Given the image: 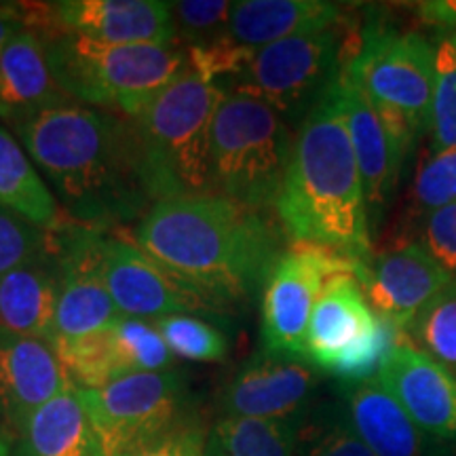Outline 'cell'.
Here are the masks:
<instances>
[{"mask_svg":"<svg viewBox=\"0 0 456 456\" xmlns=\"http://www.w3.org/2000/svg\"><path fill=\"white\" fill-rule=\"evenodd\" d=\"M205 436L208 433L203 431L201 423L195 416H188L178 427L125 456H203Z\"/></svg>","mask_w":456,"mask_h":456,"instance_id":"obj_36","label":"cell"},{"mask_svg":"<svg viewBox=\"0 0 456 456\" xmlns=\"http://www.w3.org/2000/svg\"><path fill=\"white\" fill-rule=\"evenodd\" d=\"M106 285L123 317L161 319L167 315L220 317L228 309L220 300L192 288L129 239L106 235Z\"/></svg>","mask_w":456,"mask_h":456,"instance_id":"obj_13","label":"cell"},{"mask_svg":"<svg viewBox=\"0 0 456 456\" xmlns=\"http://www.w3.org/2000/svg\"><path fill=\"white\" fill-rule=\"evenodd\" d=\"M13 131L77 224L106 232L157 203L134 118L72 102Z\"/></svg>","mask_w":456,"mask_h":456,"instance_id":"obj_1","label":"cell"},{"mask_svg":"<svg viewBox=\"0 0 456 456\" xmlns=\"http://www.w3.org/2000/svg\"><path fill=\"white\" fill-rule=\"evenodd\" d=\"M60 294L51 346L106 332L123 317L106 285L104 241L108 232L68 222L53 228Z\"/></svg>","mask_w":456,"mask_h":456,"instance_id":"obj_12","label":"cell"},{"mask_svg":"<svg viewBox=\"0 0 456 456\" xmlns=\"http://www.w3.org/2000/svg\"><path fill=\"white\" fill-rule=\"evenodd\" d=\"M296 456H374L353 429L345 410H332L305 429L302 425Z\"/></svg>","mask_w":456,"mask_h":456,"instance_id":"obj_34","label":"cell"},{"mask_svg":"<svg viewBox=\"0 0 456 456\" xmlns=\"http://www.w3.org/2000/svg\"><path fill=\"white\" fill-rule=\"evenodd\" d=\"M456 201V148L436 151L416 174L412 186V214L429 218L433 212Z\"/></svg>","mask_w":456,"mask_h":456,"instance_id":"obj_32","label":"cell"},{"mask_svg":"<svg viewBox=\"0 0 456 456\" xmlns=\"http://www.w3.org/2000/svg\"><path fill=\"white\" fill-rule=\"evenodd\" d=\"M0 205L24 216L32 224L47 228L61 226L60 205L34 167L26 148L0 125Z\"/></svg>","mask_w":456,"mask_h":456,"instance_id":"obj_25","label":"cell"},{"mask_svg":"<svg viewBox=\"0 0 456 456\" xmlns=\"http://www.w3.org/2000/svg\"><path fill=\"white\" fill-rule=\"evenodd\" d=\"M429 129L436 151L456 148V45L450 38H444L436 47Z\"/></svg>","mask_w":456,"mask_h":456,"instance_id":"obj_29","label":"cell"},{"mask_svg":"<svg viewBox=\"0 0 456 456\" xmlns=\"http://www.w3.org/2000/svg\"><path fill=\"white\" fill-rule=\"evenodd\" d=\"M305 416L245 419L222 416L205 436L203 456H296Z\"/></svg>","mask_w":456,"mask_h":456,"instance_id":"obj_26","label":"cell"},{"mask_svg":"<svg viewBox=\"0 0 456 456\" xmlns=\"http://www.w3.org/2000/svg\"><path fill=\"white\" fill-rule=\"evenodd\" d=\"M0 456H13V446L3 436H0Z\"/></svg>","mask_w":456,"mask_h":456,"instance_id":"obj_39","label":"cell"},{"mask_svg":"<svg viewBox=\"0 0 456 456\" xmlns=\"http://www.w3.org/2000/svg\"><path fill=\"white\" fill-rule=\"evenodd\" d=\"M53 241V231L41 228L24 216L0 205V279L47 252Z\"/></svg>","mask_w":456,"mask_h":456,"instance_id":"obj_33","label":"cell"},{"mask_svg":"<svg viewBox=\"0 0 456 456\" xmlns=\"http://www.w3.org/2000/svg\"><path fill=\"white\" fill-rule=\"evenodd\" d=\"M74 387L53 346L0 328V436L13 442L28 419Z\"/></svg>","mask_w":456,"mask_h":456,"instance_id":"obj_17","label":"cell"},{"mask_svg":"<svg viewBox=\"0 0 456 456\" xmlns=\"http://www.w3.org/2000/svg\"><path fill=\"white\" fill-rule=\"evenodd\" d=\"M60 294L55 232L47 252L0 279V328L51 345Z\"/></svg>","mask_w":456,"mask_h":456,"instance_id":"obj_22","label":"cell"},{"mask_svg":"<svg viewBox=\"0 0 456 456\" xmlns=\"http://www.w3.org/2000/svg\"><path fill=\"white\" fill-rule=\"evenodd\" d=\"M416 11L429 26L454 30L456 28V0H429L416 4Z\"/></svg>","mask_w":456,"mask_h":456,"instance_id":"obj_38","label":"cell"},{"mask_svg":"<svg viewBox=\"0 0 456 456\" xmlns=\"http://www.w3.org/2000/svg\"><path fill=\"white\" fill-rule=\"evenodd\" d=\"M342 11L326 0H241L232 7L226 37L258 49L338 26Z\"/></svg>","mask_w":456,"mask_h":456,"instance_id":"obj_23","label":"cell"},{"mask_svg":"<svg viewBox=\"0 0 456 456\" xmlns=\"http://www.w3.org/2000/svg\"><path fill=\"white\" fill-rule=\"evenodd\" d=\"M232 7H235V3H228V0L169 3L175 32H178V43L186 41V47H192V45H208L224 38Z\"/></svg>","mask_w":456,"mask_h":456,"instance_id":"obj_31","label":"cell"},{"mask_svg":"<svg viewBox=\"0 0 456 456\" xmlns=\"http://www.w3.org/2000/svg\"><path fill=\"white\" fill-rule=\"evenodd\" d=\"M72 102L51 72L41 34L32 28L17 32L0 55V121L15 129Z\"/></svg>","mask_w":456,"mask_h":456,"instance_id":"obj_20","label":"cell"},{"mask_svg":"<svg viewBox=\"0 0 456 456\" xmlns=\"http://www.w3.org/2000/svg\"><path fill=\"white\" fill-rule=\"evenodd\" d=\"M399 334L376 315L357 277L345 273L330 279L313 309L305 359L332 374L342 387L359 385L376 379Z\"/></svg>","mask_w":456,"mask_h":456,"instance_id":"obj_9","label":"cell"},{"mask_svg":"<svg viewBox=\"0 0 456 456\" xmlns=\"http://www.w3.org/2000/svg\"><path fill=\"white\" fill-rule=\"evenodd\" d=\"M288 121L248 95H224L212 123V195L254 209L275 208L294 155Z\"/></svg>","mask_w":456,"mask_h":456,"instance_id":"obj_6","label":"cell"},{"mask_svg":"<svg viewBox=\"0 0 456 456\" xmlns=\"http://www.w3.org/2000/svg\"><path fill=\"white\" fill-rule=\"evenodd\" d=\"M355 49L357 45L349 47L340 24L249 49L235 77L220 91L258 100L285 121H305L338 81Z\"/></svg>","mask_w":456,"mask_h":456,"instance_id":"obj_8","label":"cell"},{"mask_svg":"<svg viewBox=\"0 0 456 456\" xmlns=\"http://www.w3.org/2000/svg\"><path fill=\"white\" fill-rule=\"evenodd\" d=\"M28 28L108 45L178 43L169 3L159 0H61L26 4Z\"/></svg>","mask_w":456,"mask_h":456,"instance_id":"obj_14","label":"cell"},{"mask_svg":"<svg viewBox=\"0 0 456 456\" xmlns=\"http://www.w3.org/2000/svg\"><path fill=\"white\" fill-rule=\"evenodd\" d=\"M410 332L427 355L448 370L456 368V283L416 317Z\"/></svg>","mask_w":456,"mask_h":456,"instance_id":"obj_30","label":"cell"},{"mask_svg":"<svg viewBox=\"0 0 456 456\" xmlns=\"http://www.w3.org/2000/svg\"><path fill=\"white\" fill-rule=\"evenodd\" d=\"M376 379L425 436L456 446V379L446 366L399 334Z\"/></svg>","mask_w":456,"mask_h":456,"instance_id":"obj_16","label":"cell"},{"mask_svg":"<svg viewBox=\"0 0 456 456\" xmlns=\"http://www.w3.org/2000/svg\"><path fill=\"white\" fill-rule=\"evenodd\" d=\"M13 456H104L77 387L57 393L28 419Z\"/></svg>","mask_w":456,"mask_h":456,"instance_id":"obj_24","label":"cell"},{"mask_svg":"<svg viewBox=\"0 0 456 456\" xmlns=\"http://www.w3.org/2000/svg\"><path fill=\"white\" fill-rule=\"evenodd\" d=\"M134 243L226 306L252 298L283 256L281 237L262 209L218 195L155 203Z\"/></svg>","mask_w":456,"mask_h":456,"instance_id":"obj_2","label":"cell"},{"mask_svg":"<svg viewBox=\"0 0 456 456\" xmlns=\"http://www.w3.org/2000/svg\"><path fill=\"white\" fill-rule=\"evenodd\" d=\"M420 245L456 281V201L425 218Z\"/></svg>","mask_w":456,"mask_h":456,"instance_id":"obj_35","label":"cell"},{"mask_svg":"<svg viewBox=\"0 0 456 456\" xmlns=\"http://www.w3.org/2000/svg\"><path fill=\"white\" fill-rule=\"evenodd\" d=\"M57 85L74 102L134 118L188 68L186 45H108L41 34Z\"/></svg>","mask_w":456,"mask_h":456,"instance_id":"obj_4","label":"cell"},{"mask_svg":"<svg viewBox=\"0 0 456 456\" xmlns=\"http://www.w3.org/2000/svg\"><path fill=\"white\" fill-rule=\"evenodd\" d=\"M24 28H28L26 3H0V55Z\"/></svg>","mask_w":456,"mask_h":456,"instance_id":"obj_37","label":"cell"},{"mask_svg":"<svg viewBox=\"0 0 456 456\" xmlns=\"http://www.w3.org/2000/svg\"><path fill=\"white\" fill-rule=\"evenodd\" d=\"M357 281L370 306L399 332L456 281L420 243H410L363 262Z\"/></svg>","mask_w":456,"mask_h":456,"instance_id":"obj_15","label":"cell"},{"mask_svg":"<svg viewBox=\"0 0 456 456\" xmlns=\"http://www.w3.org/2000/svg\"><path fill=\"white\" fill-rule=\"evenodd\" d=\"M363 262L313 243H294L273 266L262 292V351L305 359L306 330L319 296L336 275L357 277Z\"/></svg>","mask_w":456,"mask_h":456,"instance_id":"obj_11","label":"cell"},{"mask_svg":"<svg viewBox=\"0 0 456 456\" xmlns=\"http://www.w3.org/2000/svg\"><path fill=\"white\" fill-rule=\"evenodd\" d=\"M345 414L374 456H440L442 444L416 427L379 379L342 387Z\"/></svg>","mask_w":456,"mask_h":456,"instance_id":"obj_21","label":"cell"},{"mask_svg":"<svg viewBox=\"0 0 456 456\" xmlns=\"http://www.w3.org/2000/svg\"><path fill=\"white\" fill-rule=\"evenodd\" d=\"M345 74L363 91L406 159L416 138L429 129L436 47L416 32L368 24Z\"/></svg>","mask_w":456,"mask_h":456,"instance_id":"obj_7","label":"cell"},{"mask_svg":"<svg viewBox=\"0 0 456 456\" xmlns=\"http://www.w3.org/2000/svg\"><path fill=\"white\" fill-rule=\"evenodd\" d=\"M317 376L305 359L254 353L232 376L220 397L224 416L296 419L305 416Z\"/></svg>","mask_w":456,"mask_h":456,"instance_id":"obj_18","label":"cell"},{"mask_svg":"<svg viewBox=\"0 0 456 456\" xmlns=\"http://www.w3.org/2000/svg\"><path fill=\"white\" fill-rule=\"evenodd\" d=\"M338 100L345 114L353 152H355L359 174H362L363 192H366L370 228L380 220L385 205L389 203L393 188L397 184L399 169L406 159L402 157L389 131L380 121L379 112L370 104L363 91L342 70L338 83Z\"/></svg>","mask_w":456,"mask_h":456,"instance_id":"obj_19","label":"cell"},{"mask_svg":"<svg viewBox=\"0 0 456 456\" xmlns=\"http://www.w3.org/2000/svg\"><path fill=\"white\" fill-rule=\"evenodd\" d=\"M110 334L114 357H117L118 374H140V372H161L169 370L174 362V353L169 351L167 342L155 328V323L146 319L118 317Z\"/></svg>","mask_w":456,"mask_h":456,"instance_id":"obj_27","label":"cell"},{"mask_svg":"<svg viewBox=\"0 0 456 456\" xmlns=\"http://www.w3.org/2000/svg\"><path fill=\"white\" fill-rule=\"evenodd\" d=\"M224 94L188 64L184 72L134 117L157 203L212 195V123Z\"/></svg>","mask_w":456,"mask_h":456,"instance_id":"obj_5","label":"cell"},{"mask_svg":"<svg viewBox=\"0 0 456 456\" xmlns=\"http://www.w3.org/2000/svg\"><path fill=\"white\" fill-rule=\"evenodd\" d=\"M155 328L169 351L191 362H220L228 353V338L197 315H167L155 319Z\"/></svg>","mask_w":456,"mask_h":456,"instance_id":"obj_28","label":"cell"},{"mask_svg":"<svg viewBox=\"0 0 456 456\" xmlns=\"http://www.w3.org/2000/svg\"><path fill=\"white\" fill-rule=\"evenodd\" d=\"M336 83L300 125L275 209L294 243L368 262L372 228L366 192Z\"/></svg>","mask_w":456,"mask_h":456,"instance_id":"obj_3","label":"cell"},{"mask_svg":"<svg viewBox=\"0 0 456 456\" xmlns=\"http://www.w3.org/2000/svg\"><path fill=\"white\" fill-rule=\"evenodd\" d=\"M104 456H125L186 420V380L178 370L129 374L100 389H78Z\"/></svg>","mask_w":456,"mask_h":456,"instance_id":"obj_10","label":"cell"},{"mask_svg":"<svg viewBox=\"0 0 456 456\" xmlns=\"http://www.w3.org/2000/svg\"><path fill=\"white\" fill-rule=\"evenodd\" d=\"M450 41H452V43L456 45V34H454V37H450Z\"/></svg>","mask_w":456,"mask_h":456,"instance_id":"obj_40","label":"cell"}]
</instances>
